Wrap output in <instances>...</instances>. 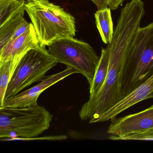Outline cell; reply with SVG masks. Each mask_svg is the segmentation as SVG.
I'll use <instances>...</instances> for the list:
<instances>
[{
  "instance_id": "9a60e30c",
  "label": "cell",
  "mask_w": 153,
  "mask_h": 153,
  "mask_svg": "<svg viewBox=\"0 0 153 153\" xmlns=\"http://www.w3.org/2000/svg\"><path fill=\"white\" fill-rule=\"evenodd\" d=\"M25 12H22L13 19L0 27V50L11 40L19 27L26 20L24 17Z\"/></svg>"
},
{
  "instance_id": "7c38bea8",
  "label": "cell",
  "mask_w": 153,
  "mask_h": 153,
  "mask_svg": "<svg viewBox=\"0 0 153 153\" xmlns=\"http://www.w3.org/2000/svg\"><path fill=\"white\" fill-rule=\"evenodd\" d=\"M110 48L108 45L102 48L100 61L97 68L92 86L89 87V97L97 94L103 85L109 69L110 63Z\"/></svg>"
},
{
  "instance_id": "5b68a950",
  "label": "cell",
  "mask_w": 153,
  "mask_h": 153,
  "mask_svg": "<svg viewBox=\"0 0 153 153\" xmlns=\"http://www.w3.org/2000/svg\"><path fill=\"white\" fill-rule=\"evenodd\" d=\"M48 47L57 63L75 69L86 78L89 87L92 86L100 57L90 45L74 37H67L52 42Z\"/></svg>"
},
{
  "instance_id": "e0dca14e",
  "label": "cell",
  "mask_w": 153,
  "mask_h": 153,
  "mask_svg": "<svg viewBox=\"0 0 153 153\" xmlns=\"http://www.w3.org/2000/svg\"><path fill=\"white\" fill-rule=\"evenodd\" d=\"M31 23H28L26 20H25L17 29L16 33L14 34L13 36L11 38V40H15L17 37H19L20 36L23 35L24 33H25L31 25Z\"/></svg>"
},
{
  "instance_id": "ba28073f",
  "label": "cell",
  "mask_w": 153,
  "mask_h": 153,
  "mask_svg": "<svg viewBox=\"0 0 153 153\" xmlns=\"http://www.w3.org/2000/svg\"><path fill=\"white\" fill-rule=\"evenodd\" d=\"M75 73H78L75 69L67 67L62 71L45 76L36 85L4 100L0 107H25L36 105L38 97L45 90Z\"/></svg>"
},
{
  "instance_id": "ffe728a7",
  "label": "cell",
  "mask_w": 153,
  "mask_h": 153,
  "mask_svg": "<svg viewBox=\"0 0 153 153\" xmlns=\"http://www.w3.org/2000/svg\"><path fill=\"white\" fill-rule=\"evenodd\" d=\"M26 1H27V2H30V1H32V0H26Z\"/></svg>"
},
{
  "instance_id": "2e32d148",
  "label": "cell",
  "mask_w": 153,
  "mask_h": 153,
  "mask_svg": "<svg viewBox=\"0 0 153 153\" xmlns=\"http://www.w3.org/2000/svg\"><path fill=\"white\" fill-rule=\"evenodd\" d=\"M109 139L113 140H153V130L125 137L111 135L109 137Z\"/></svg>"
},
{
  "instance_id": "4fadbf2b",
  "label": "cell",
  "mask_w": 153,
  "mask_h": 153,
  "mask_svg": "<svg viewBox=\"0 0 153 153\" xmlns=\"http://www.w3.org/2000/svg\"><path fill=\"white\" fill-rule=\"evenodd\" d=\"M25 0H0V27L25 11Z\"/></svg>"
},
{
  "instance_id": "8992f818",
  "label": "cell",
  "mask_w": 153,
  "mask_h": 153,
  "mask_svg": "<svg viewBox=\"0 0 153 153\" xmlns=\"http://www.w3.org/2000/svg\"><path fill=\"white\" fill-rule=\"evenodd\" d=\"M57 63L45 47L39 46L29 50L22 56L16 67L7 88L5 100L41 81Z\"/></svg>"
},
{
  "instance_id": "5bb4252c",
  "label": "cell",
  "mask_w": 153,
  "mask_h": 153,
  "mask_svg": "<svg viewBox=\"0 0 153 153\" xmlns=\"http://www.w3.org/2000/svg\"><path fill=\"white\" fill-rule=\"evenodd\" d=\"M21 58H16L0 64V107L3 105L10 80Z\"/></svg>"
},
{
  "instance_id": "9c48e42d",
  "label": "cell",
  "mask_w": 153,
  "mask_h": 153,
  "mask_svg": "<svg viewBox=\"0 0 153 153\" xmlns=\"http://www.w3.org/2000/svg\"><path fill=\"white\" fill-rule=\"evenodd\" d=\"M151 98H153V76L96 119L94 123L112 121L130 107Z\"/></svg>"
},
{
  "instance_id": "6da1fadb",
  "label": "cell",
  "mask_w": 153,
  "mask_h": 153,
  "mask_svg": "<svg viewBox=\"0 0 153 153\" xmlns=\"http://www.w3.org/2000/svg\"><path fill=\"white\" fill-rule=\"evenodd\" d=\"M142 0H131L122 9L110 48V58L105 82L99 92L89 97L79 111L82 120H95L122 99V79L125 57L145 15Z\"/></svg>"
},
{
  "instance_id": "52a82bcc",
  "label": "cell",
  "mask_w": 153,
  "mask_h": 153,
  "mask_svg": "<svg viewBox=\"0 0 153 153\" xmlns=\"http://www.w3.org/2000/svg\"><path fill=\"white\" fill-rule=\"evenodd\" d=\"M111 121L107 133L118 137L153 130V105L139 112L115 118Z\"/></svg>"
},
{
  "instance_id": "277c9868",
  "label": "cell",
  "mask_w": 153,
  "mask_h": 153,
  "mask_svg": "<svg viewBox=\"0 0 153 153\" xmlns=\"http://www.w3.org/2000/svg\"><path fill=\"white\" fill-rule=\"evenodd\" d=\"M53 115L38 104L25 107H0L1 140L30 139L51 126Z\"/></svg>"
},
{
  "instance_id": "3957f363",
  "label": "cell",
  "mask_w": 153,
  "mask_h": 153,
  "mask_svg": "<svg viewBox=\"0 0 153 153\" xmlns=\"http://www.w3.org/2000/svg\"><path fill=\"white\" fill-rule=\"evenodd\" d=\"M153 76V22L140 27L125 57L122 96H125Z\"/></svg>"
},
{
  "instance_id": "30bf717a",
  "label": "cell",
  "mask_w": 153,
  "mask_h": 153,
  "mask_svg": "<svg viewBox=\"0 0 153 153\" xmlns=\"http://www.w3.org/2000/svg\"><path fill=\"white\" fill-rule=\"evenodd\" d=\"M39 46L36 33L31 23L25 33L15 40H10L0 50V64L22 57L29 50Z\"/></svg>"
},
{
  "instance_id": "ac0fdd59",
  "label": "cell",
  "mask_w": 153,
  "mask_h": 153,
  "mask_svg": "<svg viewBox=\"0 0 153 153\" xmlns=\"http://www.w3.org/2000/svg\"><path fill=\"white\" fill-rule=\"evenodd\" d=\"M124 1V0H108V7L111 10H115Z\"/></svg>"
},
{
  "instance_id": "d6986e66",
  "label": "cell",
  "mask_w": 153,
  "mask_h": 153,
  "mask_svg": "<svg viewBox=\"0 0 153 153\" xmlns=\"http://www.w3.org/2000/svg\"><path fill=\"white\" fill-rule=\"evenodd\" d=\"M97 7L98 10L108 7V0H90Z\"/></svg>"
},
{
  "instance_id": "8fae6325",
  "label": "cell",
  "mask_w": 153,
  "mask_h": 153,
  "mask_svg": "<svg viewBox=\"0 0 153 153\" xmlns=\"http://www.w3.org/2000/svg\"><path fill=\"white\" fill-rule=\"evenodd\" d=\"M109 7L98 10L95 14L97 27L102 41L105 44L111 43L113 38L114 29L111 14Z\"/></svg>"
},
{
  "instance_id": "7a4b0ae2",
  "label": "cell",
  "mask_w": 153,
  "mask_h": 153,
  "mask_svg": "<svg viewBox=\"0 0 153 153\" xmlns=\"http://www.w3.org/2000/svg\"><path fill=\"white\" fill-rule=\"evenodd\" d=\"M25 11L42 47L48 46L56 40L76 36L75 18L49 0H32L27 2Z\"/></svg>"
}]
</instances>
